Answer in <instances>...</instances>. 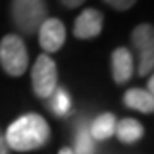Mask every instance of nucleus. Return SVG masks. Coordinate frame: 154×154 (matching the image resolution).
Listing matches in <instances>:
<instances>
[{
	"instance_id": "obj_3",
	"label": "nucleus",
	"mask_w": 154,
	"mask_h": 154,
	"mask_svg": "<svg viewBox=\"0 0 154 154\" xmlns=\"http://www.w3.org/2000/svg\"><path fill=\"white\" fill-rule=\"evenodd\" d=\"M28 50L21 36L7 34L0 41V65L9 75H22L28 69Z\"/></svg>"
},
{
	"instance_id": "obj_12",
	"label": "nucleus",
	"mask_w": 154,
	"mask_h": 154,
	"mask_svg": "<svg viewBox=\"0 0 154 154\" xmlns=\"http://www.w3.org/2000/svg\"><path fill=\"white\" fill-rule=\"evenodd\" d=\"M72 151L74 154H94V139L89 134V127H84V123L77 128Z\"/></svg>"
},
{
	"instance_id": "obj_15",
	"label": "nucleus",
	"mask_w": 154,
	"mask_h": 154,
	"mask_svg": "<svg viewBox=\"0 0 154 154\" xmlns=\"http://www.w3.org/2000/svg\"><path fill=\"white\" fill-rule=\"evenodd\" d=\"M60 2H62L65 7H69V9H75V7L82 5L86 0H60Z\"/></svg>"
},
{
	"instance_id": "obj_14",
	"label": "nucleus",
	"mask_w": 154,
	"mask_h": 154,
	"mask_svg": "<svg viewBox=\"0 0 154 154\" xmlns=\"http://www.w3.org/2000/svg\"><path fill=\"white\" fill-rule=\"evenodd\" d=\"M108 5H111L116 11H128L137 0H105Z\"/></svg>"
},
{
	"instance_id": "obj_17",
	"label": "nucleus",
	"mask_w": 154,
	"mask_h": 154,
	"mask_svg": "<svg viewBox=\"0 0 154 154\" xmlns=\"http://www.w3.org/2000/svg\"><path fill=\"white\" fill-rule=\"evenodd\" d=\"M149 94H152L154 96V79L152 77H149V82H147V89H146Z\"/></svg>"
},
{
	"instance_id": "obj_11",
	"label": "nucleus",
	"mask_w": 154,
	"mask_h": 154,
	"mask_svg": "<svg viewBox=\"0 0 154 154\" xmlns=\"http://www.w3.org/2000/svg\"><path fill=\"white\" fill-rule=\"evenodd\" d=\"M115 127H116V118L111 113H103L99 115L96 120L89 125V134L91 137L96 140H105L110 139L115 134Z\"/></svg>"
},
{
	"instance_id": "obj_10",
	"label": "nucleus",
	"mask_w": 154,
	"mask_h": 154,
	"mask_svg": "<svg viewBox=\"0 0 154 154\" xmlns=\"http://www.w3.org/2000/svg\"><path fill=\"white\" fill-rule=\"evenodd\" d=\"M116 137L125 144H134L140 140L144 135V127L140 122L134 120V118H123V120L116 122L115 127Z\"/></svg>"
},
{
	"instance_id": "obj_2",
	"label": "nucleus",
	"mask_w": 154,
	"mask_h": 154,
	"mask_svg": "<svg viewBox=\"0 0 154 154\" xmlns=\"http://www.w3.org/2000/svg\"><path fill=\"white\" fill-rule=\"evenodd\" d=\"M11 16L21 33L34 34L48 19L46 0H12Z\"/></svg>"
},
{
	"instance_id": "obj_16",
	"label": "nucleus",
	"mask_w": 154,
	"mask_h": 154,
	"mask_svg": "<svg viewBox=\"0 0 154 154\" xmlns=\"http://www.w3.org/2000/svg\"><path fill=\"white\" fill-rule=\"evenodd\" d=\"M9 146L5 142V137H4V134L0 132V154H9Z\"/></svg>"
},
{
	"instance_id": "obj_6",
	"label": "nucleus",
	"mask_w": 154,
	"mask_h": 154,
	"mask_svg": "<svg viewBox=\"0 0 154 154\" xmlns=\"http://www.w3.org/2000/svg\"><path fill=\"white\" fill-rule=\"evenodd\" d=\"M39 45L46 53H55L65 43V26L62 24L60 19L48 17L46 21L39 26Z\"/></svg>"
},
{
	"instance_id": "obj_1",
	"label": "nucleus",
	"mask_w": 154,
	"mask_h": 154,
	"mask_svg": "<svg viewBox=\"0 0 154 154\" xmlns=\"http://www.w3.org/2000/svg\"><path fill=\"white\" fill-rule=\"evenodd\" d=\"M9 149L17 152H28L43 147L50 140V127L43 116L36 113L19 116L4 135Z\"/></svg>"
},
{
	"instance_id": "obj_5",
	"label": "nucleus",
	"mask_w": 154,
	"mask_h": 154,
	"mask_svg": "<svg viewBox=\"0 0 154 154\" xmlns=\"http://www.w3.org/2000/svg\"><path fill=\"white\" fill-rule=\"evenodd\" d=\"M132 45L139 55V75H147L154 65V31L151 24H139L132 31Z\"/></svg>"
},
{
	"instance_id": "obj_13",
	"label": "nucleus",
	"mask_w": 154,
	"mask_h": 154,
	"mask_svg": "<svg viewBox=\"0 0 154 154\" xmlns=\"http://www.w3.org/2000/svg\"><path fill=\"white\" fill-rule=\"evenodd\" d=\"M50 108L53 110V113L58 116H63L70 110V96L63 88H57L53 94L50 96Z\"/></svg>"
},
{
	"instance_id": "obj_4",
	"label": "nucleus",
	"mask_w": 154,
	"mask_h": 154,
	"mask_svg": "<svg viewBox=\"0 0 154 154\" xmlns=\"http://www.w3.org/2000/svg\"><path fill=\"white\" fill-rule=\"evenodd\" d=\"M33 91L39 98H50L57 89V65L53 58L46 53L36 58L31 70Z\"/></svg>"
},
{
	"instance_id": "obj_7",
	"label": "nucleus",
	"mask_w": 154,
	"mask_h": 154,
	"mask_svg": "<svg viewBox=\"0 0 154 154\" xmlns=\"http://www.w3.org/2000/svg\"><path fill=\"white\" fill-rule=\"evenodd\" d=\"M103 29V14L96 9H86L74 22V36L79 39L96 38Z\"/></svg>"
},
{
	"instance_id": "obj_18",
	"label": "nucleus",
	"mask_w": 154,
	"mask_h": 154,
	"mask_svg": "<svg viewBox=\"0 0 154 154\" xmlns=\"http://www.w3.org/2000/svg\"><path fill=\"white\" fill-rule=\"evenodd\" d=\"M58 154H74V151H72L70 147H63V149H60V152Z\"/></svg>"
},
{
	"instance_id": "obj_9",
	"label": "nucleus",
	"mask_w": 154,
	"mask_h": 154,
	"mask_svg": "<svg viewBox=\"0 0 154 154\" xmlns=\"http://www.w3.org/2000/svg\"><path fill=\"white\" fill-rule=\"evenodd\" d=\"M123 103L132 110H139L142 113H152L154 110V96L149 94L146 89L132 88L123 96Z\"/></svg>"
},
{
	"instance_id": "obj_8",
	"label": "nucleus",
	"mask_w": 154,
	"mask_h": 154,
	"mask_svg": "<svg viewBox=\"0 0 154 154\" xmlns=\"http://www.w3.org/2000/svg\"><path fill=\"white\" fill-rule=\"evenodd\" d=\"M111 74L116 84L128 82L134 75V57L130 50L120 46L111 55Z\"/></svg>"
}]
</instances>
